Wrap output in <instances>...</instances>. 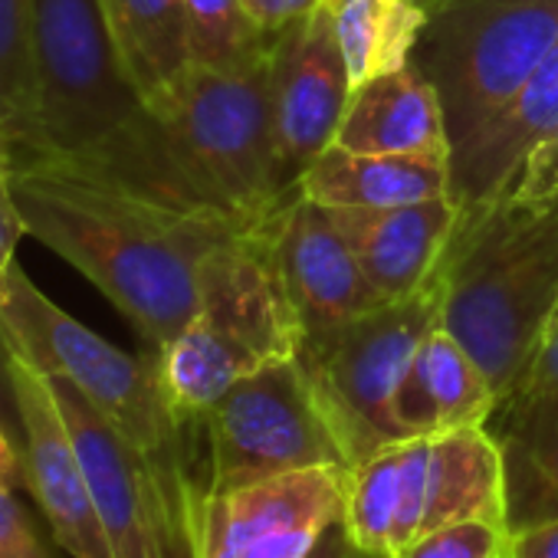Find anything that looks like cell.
Here are the masks:
<instances>
[{
	"label": "cell",
	"mask_w": 558,
	"mask_h": 558,
	"mask_svg": "<svg viewBox=\"0 0 558 558\" xmlns=\"http://www.w3.org/2000/svg\"><path fill=\"white\" fill-rule=\"evenodd\" d=\"M14 191L27 233L76 266L151 349H165L197 316L204 253L243 227L44 158L17 161Z\"/></svg>",
	"instance_id": "6da1fadb"
},
{
	"label": "cell",
	"mask_w": 558,
	"mask_h": 558,
	"mask_svg": "<svg viewBox=\"0 0 558 558\" xmlns=\"http://www.w3.org/2000/svg\"><path fill=\"white\" fill-rule=\"evenodd\" d=\"M24 158L217 214L181 178L155 112L116 53L99 0H34V135Z\"/></svg>",
	"instance_id": "7a4b0ae2"
},
{
	"label": "cell",
	"mask_w": 558,
	"mask_h": 558,
	"mask_svg": "<svg viewBox=\"0 0 558 558\" xmlns=\"http://www.w3.org/2000/svg\"><path fill=\"white\" fill-rule=\"evenodd\" d=\"M437 276L444 283L440 326L506 404L529 375L558 303V207L535 217L499 204L460 214Z\"/></svg>",
	"instance_id": "3957f363"
},
{
	"label": "cell",
	"mask_w": 558,
	"mask_h": 558,
	"mask_svg": "<svg viewBox=\"0 0 558 558\" xmlns=\"http://www.w3.org/2000/svg\"><path fill=\"white\" fill-rule=\"evenodd\" d=\"M0 326H4L14 352L44 375H60L73 381L99 414L135 447L145 460L158 496L168 509V519L191 558V499L197 493V480L187 466L184 430L197 424H184L161 385L158 359L129 355L66 310H60L34 279L21 269L11 272V283L0 296Z\"/></svg>",
	"instance_id": "277c9868"
},
{
	"label": "cell",
	"mask_w": 558,
	"mask_h": 558,
	"mask_svg": "<svg viewBox=\"0 0 558 558\" xmlns=\"http://www.w3.org/2000/svg\"><path fill=\"white\" fill-rule=\"evenodd\" d=\"M165 145L194 197L250 227L296 201L279 171L269 60L253 73L191 66L151 109Z\"/></svg>",
	"instance_id": "5b68a950"
},
{
	"label": "cell",
	"mask_w": 558,
	"mask_h": 558,
	"mask_svg": "<svg viewBox=\"0 0 558 558\" xmlns=\"http://www.w3.org/2000/svg\"><path fill=\"white\" fill-rule=\"evenodd\" d=\"M558 44V0H437L411 53L457 151Z\"/></svg>",
	"instance_id": "8992f818"
},
{
	"label": "cell",
	"mask_w": 558,
	"mask_h": 558,
	"mask_svg": "<svg viewBox=\"0 0 558 558\" xmlns=\"http://www.w3.org/2000/svg\"><path fill=\"white\" fill-rule=\"evenodd\" d=\"M440 306L444 283L434 276L417 296L385 303L323 339L303 342L296 359L345 466L408 440L395 398L424 336L440 323Z\"/></svg>",
	"instance_id": "52a82bcc"
},
{
	"label": "cell",
	"mask_w": 558,
	"mask_h": 558,
	"mask_svg": "<svg viewBox=\"0 0 558 558\" xmlns=\"http://www.w3.org/2000/svg\"><path fill=\"white\" fill-rule=\"evenodd\" d=\"M207 470L197 489H233L345 457L313 398L300 359L272 362L236 381L204 417Z\"/></svg>",
	"instance_id": "ba28073f"
},
{
	"label": "cell",
	"mask_w": 558,
	"mask_h": 558,
	"mask_svg": "<svg viewBox=\"0 0 558 558\" xmlns=\"http://www.w3.org/2000/svg\"><path fill=\"white\" fill-rule=\"evenodd\" d=\"M349 466H316L191 499V558H310L342 519Z\"/></svg>",
	"instance_id": "9c48e42d"
},
{
	"label": "cell",
	"mask_w": 558,
	"mask_h": 558,
	"mask_svg": "<svg viewBox=\"0 0 558 558\" xmlns=\"http://www.w3.org/2000/svg\"><path fill=\"white\" fill-rule=\"evenodd\" d=\"M269 89L279 171L290 191H300L303 171L336 145L352 99V80L326 4L293 27L272 34Z\"/></svg>",
	"instance_id": "30bf717a"
},
{
	"label": "cell",
	"mask_w": 558,
	"mask_h": 558,
	"mask_svg": "<svg viewBox=\"0 0 558 558\" xmlns=\"http://www.w3.org/2000/svg\"><path fill=\"white\" fill-rule=\"evenodd\" d=\"M279 214L230 230L197 266V316L243 342L263 365L296 359L303 349V326L276 256Z\"/></svg>",
	"instance_id": "8fae6325"
},
{
	"label": "cell",
	"mask_w": 558,
	"mask_h": 558,
	"mask_svg": "<svg viewBox=\"0 0 558 558\" xmlns=\"http://www.w3.org/2000/svg\"><path fill=\"white\" fill-rule=\"evenodd\" d=\"M398 551L450 522L506 525V470L489 427H460L398 447ZM509 529V525H506Z\"/></svg>",
	"instance_id": "7c38bea8"
},
{
	"label": "cell",
	"mask_w": 558,
	"mask_h": 558,
	"mask_svg": "<svg viewBox=\"0 0 558 558\" xmlns=\"http://www.w3.org/2000/svg\"><path fill=\"white\" fill-rule=\"evenodd\" d=\"M276 256L303 326V342L323 339L385 306L329 210L303 194L276 220Z\"/></svg>",
	"instance_id": "4fadbf2b"
},
{
	"label": "cell",
	"mask_w": 558,
	"mask_h": 558,
	"mask_svg": "<svg viewBox=\"0 0 558 558\" xmlns=\"http://www.w3.org/2000/svg\"><path fill=\"white\" fill-rule=\"evenodd\" d=\"M17 395L24 411V470L44 519L73 558H116L96 512L76 444L66 430L47 375L17 355Z\"/></svg>",
	"instance_id": "5bb4252c"
},
{
	"label": "cell",
	"mask_w": 558,
	"mask_h": 558,
	"mask_svg": "<svg viewBox=\"0 0 558 558\" xmlns=\"http://www.w3.org/2000/svg\"><path fill=\"white\" fill-rule=\"evenodd\" d=\"M329 217L381 300L401 303L417 296L437 276L453 243L460 207L450 194H440L430 201L378 210L339 207L329 210Z\"/></svg>",
	"instance_id": "9a60e30c"
},
{
	"label": "cell",
	"mask_w": 558,
	"mask_h": 558,
	"mask_svg": "<svg viewBox=\"0 0 558 558\" xmlns=\"http://www.w3.org/2000/svg\"><path fill=\"white\" fill-rule=\"evenodd\" d=\"M558 132V44L535 73L509 96V102L483 122L457 151H450V197L460 214L480 210L532 148Z\"/></svg>",
	"instance_id": "2e32d148"
},
{
	"label": "cell",
	"mask_w": 558,
	"mask_h": 558,
	"mask_svg": "<svg viewBox=\"0 0 558 558\" xmlns=\"http://www.w3.org/2000/svg\"><path fill=\"white\" fill-rule=\"evenodd\" d=\"M336 145L359 155L450 165V138L440 99L411 63L352 89Z\"/></svg>",
	"instance_id": "e0dca14e"
},
{
	"label": "cell",
	"mask_w": 558,
	"mask_h": 558,
	"mask_svg": "<svg viewBox=\"0 0 558 558\" xmlns=\"http://www.w3.org/2000/svg\"><path fill=\"white\" fill-rule=\"evenodd\" d=\"M496 391L470 352L437 323L414 352L395 414L404 437H427L460 427H486L496 414Z\"/></svg>",
	"instance_id": "ac0fdd59"
},
{
	"label": "cell",
	"mask_w": 558,
	"mask_h": 558,
	"mask_svg": "<svg viewBox=\"0 0 558 558\" xmlns=\"http://www.w3.org/2000/svg\"><path fill=\"white\" fill-rule=\"evenodd\" d=\"M300 194L339 210V207H401L450 194V165L359 155L342 145H329L300 178Z\"/></svg>",
	"instance_id": "d6986e66"
},
{
	"label": "cell",
	"mask_w": 558,
	"mask_h": 558,
	"mask_svg": "<svg viewBox=\"0 0 558 558\" xmlns=\"http://www.w3.org/2000/svg\"><path fill=\"white\" fill-rule=\"evenodd\" d=\"M99 11L132 86L158 109L191 70L184 0H99Z\"/></svg>",
	"instance_id": "ffe728a7"
},
{
	"label": "cell",
	"mask_w": 558,
	"mask_h": 558,
	"mask_svg": "<svg viewBox=\"0 0 558 558\" xmlns=\"http://www.w3.org/2000/svg\"><path fill=\"white\" fill-rule=\"evenodd\" d=\"M499 417L502 427L489 434L502 450L509 532L558 519V395Z\"/></svg>",
	"instance_id": "44dd1931"
},
{
	"label": "cell",
	"mask_w": 558,
	"mask_h": 558,
	"mask_svg": "<svg viewBox=\"0 0 558 558\" xmlns=\"http://www.w3.org/2000/svg\"><path fill=\"white\" fill-rule=\"evenodd\" d=\"M158 359V375L174 414L184 424H201V417L246 375L266 368L243 342L194 316L165 349H151Z\"/></svg>",
	"instance_id": "7402d4cb"
},
{
	"label": "cell",
	"mask_w": 558,
	"mask_h": 558,
	"mask_svg": "<svg viewBox=\"0 0 558 558\" xmlns=\"http://www.w3.org/2000/svg\"><path fill=\"white\" fill-rule=\"evenodd\" d=\"M352 89L411 63L427 24L421 0H326Z\"/></svg>",
	"instance_id": "603a6c76"
},
{
	"label": "cell",
	"mask_w": 558,
	"mask_h": 558,
	"mask_svg": "<svg viewBox=\"0 0 558 558\" xmlns=\"http://www.w3.org/2000/svg\"><path fill=\"white\" fill-rule=\"evenodd\" d=\"M191 66L214 73H253L266 66L272 37L240 0H184Z\"/></svg>",
	"instance_id": "cb8c5ba5"
},
{
	"label": "cell",
	"mask_w": 558,
	"mask_h": 558,
	"mask_svg": "<svg viewBox=\"0 0 558 558\" xmlns=\"http://www.w3.org/2000/svg\"><path fill=\"white\" fill-rule=\"evenodd\" d=\"M0 99L21 125L27 155L34 135V0H0Z\"/></svg>",
	"instance_id": "d4e9b609"
},
{
	"label": "cell",
	"mask_w": 558,
	"mask_h": 558,
	"mask_svg": "<svg viewBox=\"0 0 558 558\" xmlns=\"http://www.w3.org/2000/svg\"><path fill=\"white\" fill-rule=\"evenodd\" d=\"M489 204L525 217L548 214L558 207V132L525 155V161L512 171V178Z\"/></svg>",
	"instance_id": "484cf974"
},
{
	"label": "cell",
	"mask_w": 558,
	"mask_h": 558,
	"mask_svg": "<svg viewBox=\"0 0 558 558\" xmlns=\"http://www.w3.org/2000/svg\"><path fill=\"white\" fill-rule=\"evenodd\" d=\"M506 551H509L506 525L486 519H466L424 532L421 538L404 545L395 558H506Z\"/></svg>",
	"instance_id": "4316f807"
},
{
	"label": "cell",
	"mask_w": 558,
	"mask_h": 558,
	"mask_svg": "<svg viewBox=\"0 0 558 558\" xmlns=\"http://www.w3.org/2000/svg\"><path fill=\"white\" fill-rule=\"evenodd\" d=\"M558 395V303L542 329V339H538V349H535V359L529 365V375L522 378L519 391L496 408L499 411H512V408H525V404H535V401H545V398H555Z\"/></svg>",
	"instance_id": "83f0119b"
},
{
	"label": "cell",
	"mask_w": 558,
	"mask_h": 558,
	"mask_svg": "<svg viewBox=\"0 0 558 558\" xmlns=\"http://www.w3.org/2000/svg\"><path fill=\"white\" fill-rule=\"evenodd\" d=\"M14 168H17V158L0 155V296H4L11 272L17 266V246L27 236L17 191H14Z\"/></svg>",
	"instance_id": "f1b7e54d"
},
{
	"label": "cell",
	"mask_w": 558,
	"mask_h": 558,
	"mask_svg": "<svg viewBox=\"0 0 558 558\" xmlns=\"http://www.w3.org/2000/svg\"><path fill=\"white\" fill-rule=\"evenodd\" d=\"M0 558H50L11 483H0Z\"/></svg>",
	"instance_id": "f546056e"
},
{
	"label": "cell",
	"mask_w": 558,
	"mask_h": 558,
	"mask_svg": "<svg viewBox=\"0 0 558 558\" xmlns=\"http://www.w3.org/2000/svg\"><path fill=\"white\" fill-rule=\"evenodd\" d=\"M0 424L14 437V444L24 450V411L17 395V352L0 326Z\"/></svg>",
	"instance_id": "4dcf8cb0"
},
{
	"label": "cell",
	"mask_w": 558,
	"mask_h": 558,
	"mask_svg": "<svg viewBox=\"0 0 558 558\" xmlns=\"http://www.w3.org/2000/svg\"><path fill=\"white\" fill-rule=\"evenodd\" d=\"M240 4L259 24V31L272 37L279 31L293 27L296 21L316 14L326 4V0H240Z\"/></svg>",
	"instance_id": "1f68e13d"
},
{
	"label": "cell",
	"mask_w": 558,
	"mask_h": 558,
	"mask_svg": "<svg viewBox=\"0 0 558 558\" xmlns=\"http://www.w3.org/2000/svg\"><path fill=\"white\" fill-rule=\"evenodd\" d=\"M506 558H558V519L509 532Z\"/></svg>",
	"instance_id": "d6a6232c"
},
{
	"label": "cell",
	"mask_w": 558,
	"mask_h": 558,
	"mask_svg": "<svg viewBox=\"0 0 558 558\" xmlns=\"http://www.w3.org/2000/svg\"><path fill=\"white\" fill-rule=\"evenodd\" d=\"M310 558H378V555L359 548V545L352 542V535L345 532L342 519H339V522H332V525L323 532V538L313 545Z\"/></svg>",
	"instance_id": "836d02e7"
},
{
	"label": "cell",
	"mask_w": 558,
	"mask_h": 558,
	"mask_svg": "<svg viewBox=\"0 0 558 558\" xmlns=\"http://www.w3.org/2000/svg\"><path fill=\"white\" fill-rule=\"evenodd\" d=\"M0 483H27V470H24V450L14 444V437L0 424Z\"/></svg>",
	"instance_id": "e575fe53"
},
{
	"label": "cell",
	"mask_w": 558,
	"mask_h": 558,
	"mask_svg": "<svg viewBox=\"0 0 558 558\" xmlns=\"http://www.w3.org/2000/svg\"><path fill=\"white\" fill-rule=\"evenodd\" d=\"M0 155L4 158H17L24 155V142H21V125L14 119V112L8 109V102L0 99Z\"/></svg>",
	"instance_id": "d590c367"
}]
</instances>
